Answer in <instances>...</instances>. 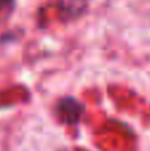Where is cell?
<instances>
[{"label": "cell", "instance_id": "1", "mask_svg": "<svg viewBox=\"0 0 150 151\" xmlns=\"http://www.w3.org/2000/svg\"><path fill=\"white\" fill-rule=\"evenodd\" d=\"M82 107L77 104L74 99L66 98L60 104V111L64 114V119L66 122H74L79 119L80 114H81Z\"/></svg>", "mask_w": 150, "mask_h": 151}, {"label": "cell", "instance_id": "2", "mask_svg": "<svg viewBox=\"0 0 150 151\" xmlns=\"http://www.w3.org/2000/svg\"><path fill=\"white\" fill-rule=\"evenodd\" d=\"M9 3H11V0H0V11H1L5 5L9 4Z\"/></svg>", "mask_w": 150, "mask_h": 151}]
</instances>
